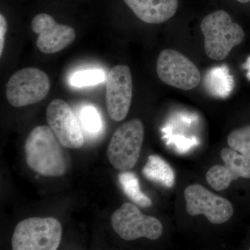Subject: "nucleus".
I'll return each instance as SVG.
<instances>
[{"label": "nucleus", "mask_w": 250, "mask_h": 250, "mask_svg": "<svg viewBox=\"0 0 250 250\" xmlns=\"http://www.w3.org/2000/svg\"><path fill=\"white\" fill-rule=\"evenodd\" d=\"M218 67L214 69L210 75H208L207 80V87L210 93L215 96L227 97L231 91V81L228 79L229 75L226 70Z\"/></svg>", "instance_id": "obj_16"}, {"label": "nucleus", "mask_w": 250, "mask_h": 250, "mask_svg": "<svg viewBox=\"0 0 250 250\" xmlns=\"http://www.w3.org/2000/svg\"><path fill=\"white\" fill-rule=\"evenodd\" d=\"M143 175L151 182L164 187H173L175 182V174L171 166L161 156L150 155L147 164L143 167Z\"/></svg>", "instance_id": "obj_14"}, {"label": "nucleus", "mask_w": 250, "mask_h": 250, "mask_svg": "<svg viewBox=\"0 0 250 250\" xmlns=\"http://www.w3.org/2000/svg\"><path fill=\"white\" fill-rule=\"evenodd\" d=\"M201 30L205 37L206 54L215 61L226 59L245 37L241 26L233 22L229 15L221 10L204 18Z\"/></svg>", "instance_id": "obj_2"}, {"label": "nucleus", "mask_w": 250, "mask_h": 250, "mask_svg": "<svg viewBox=\"0 0 250 250\" xmlns=\"http://www.w3.org/2000/svg\"><path fill=\"white\" fill-rule=\"evenodd\" d=\"M104 80V75L101 70H85L77 72L72 76L71 83L77 87L88 86L101 83Z\"/></svg>", "instance_id": "obj_18"}, {"label": "nucleus", "mask_w": 250, "mask_h": 250, "mask_svg": "<svg viewBox=\"0 0 250 250\" xmlns=\"http://www.w3.org/2000/svg\"><path fill=\"white\" fill-rule=\"evenodd\" d=\"M111 225L125 241L146 238L155 241L162 235L164 228L159 219L146 215L131 203H124L113 213Z\"/></svg>", "instance_id": "obj_6"}, {"label": "nucleus", "mask_w": 250, "mask_h": 250, "mask_svg": "<svg viewBox=\"0 0 250 250\" xmlns=\"http://www.w3.org/2000/svg\"><path fill=\"white\" fill-rule=\"evenodd\" d=\"M62 229L57 219L29 218L20 222L13 234L14 250H56L62 239Z\"/></svg>", "instance_id": "obj_3"}, {"label": "nucleus", "mask_w": 250, "mask_h": 250, "mask_svg": "<svg viewBox=\"0 0 250 250\" xmlns=\"http://www.w3.org/2000/svg\"><path fill=\"white\" fill-rule=\"evenodd\" d=\"M8 29L7 22L2 14L0 15V56L2 55L4 50L5 36Z\"/></svg>", "instance_id": "obj_20"}, {"label": "nucleus", "mask_w": 250, "mask_h": 250, "mask_svg": "<svg viewBox=\"0 0 250 250\" xmlns=\"http://www.w3.org/2000/svg\"><path fill=\"white\" fill-rule=\"evenodd\" d=\"M118 179L125 195L134 204L143 208L152 206V200L141 191L139 179L134 172L123 171Z\"/></svg>", "instance_id": "obj_15"}, {"label": "nucleus", "mask_w": 250, "mask_h": 250, "mask_svg": "<svg viewBox=\"0 0 250 250\" xmlns=\"http://www.w3.org/2000/svg\"><path fill=\"white\" fill-rule=\"evenodd\" d=\"M238 2L242 3V4H246V3L249 2L250 0H236Z\"/></svg>", "instance_id": "obj_21"}, {"label": "nucleus", "mask_w": 250, "mask_h": 250, "mask_svg": "<svg viewBox=\"0 0 250 250\" xmlns=\"http://www.w3.org/2000/svg\"><path fill=\"white\" fill-rule=\"evenodd\" d=\"M80 118L83 128L88 132L97 133L101 129V119L95 108L92 106L83 108L81 112Z\"/></svg>", "instance_id": "obj_19"}, {"label": "nucleus", "mask_w": 250, "mask_h": 250, "mask_svg": "<svg viewBox=\"0 0 250 250\" xmlns=\"http://www.w3.org/2000/svg\"><path fill=\"white\" fill-rule=\"evenodd\" d=\"M62 147L49 126H36L24 143L26 162L30 168L44 177H61L67 169Z\"/></svg>", "instance_id": "obj_1"}, {"label": "nucleus", "mask_w": 250, "mask_h": 250, "mask_svg": "<svg viewBox=\"0 0 250 250\" xmlns=\"http://www.w3.org/2000/svg\"><path fill=\"white\" fill-rule=\"evenodd\" d=\"M156 72L166 84L183 90L193 89L200 83L201 74L193 62L177 50L166 49L158 57Z\"/></svg>", "instance_id": "obj_7"}, {"label": "nucleus", "mask_w": 250, "mask_h": 250, "mask_svg": "<svg viewBox=\"0 0 250 250\" xmlns=\"http://www.w3.org/2000/svg\"></svg>", "instance_id": "obj_22"}, {"label": "nucleus", "mask_w": 250, "mask_h": 250, "mask_svg": "<svg viewBox=\"0 0 250 250\" xmlns=\"http://www.w3.org/2000/svg\"><path fill=\"white\" fill-rule=\"evenodd\" d=\"M187 211L191 216L205 215L210 223L221 225L231 219L233 206L225 197L215 195L200 184H192L184 190Z\"/></svg>", "instance_id": "obj_8"}, {"label": "nucleus", "mask_w": 250, "mask_h": 250, "mask_svg": "<svg viewBox=\"0 0 250 250\" xmlns=\"http://www.w3.org/2000/svg\"><path fill=\"white\" fill-rule=\"evenodd\" d=\"M228 144L250 160V125L231 131L228 137Z\"/></svg>", "instance_id": "obj_17"}, {"label": "nucleus", "mask_w": 250, "mask_h": 250, "mask_svg": "<svg viewBox=\"0 0 250 250\" xmlns=\"http://www.w3.org/2000/svg\"><path fill=\"white\" fill-rule=\"evenodd\" d=\"M49 126L63 147L80 149L84 144V137L76 117L68 104L56 99L47 108Z\"/></svg>", "instance_id": "obj_10"}, {"label": "nucleus", "mask_w": 250, "mask_h": 250, "mask_svg": "<svg viewBox=\"0 0 250 250\" xmlns=\"http://www.w3.org/2000/svg\"><path fill=\"white\" fill-rule=\"evenodd\" d=\"M31 26L33 31L39 34L36 46L42 53H57L70 45L76 39V32L73 28L59 24L47 14L36 16Z\"/></svg>", "instance_id": "obj_11"}, {"label": "nucleus", "mask_w": 250, "mask_h": 250, "mask_svg": "<svg viewBox=\"0 0 250 250\" xmlns=\"http://www.w3.org/2000/svg\"><path fill=\"white\" fill-rule=\"evenodd\" d=\"M50 87L45 72L36 67H26L10 77L6 85V99L14 107L29 106L43 100Z\"/></svg>", "instance_id": "obj_5"}, {"label": "nucleus", "mask_w": 250, "mask_h": 250, "mask_svg": "<svg viewBox=\"0 0 250 250\" xmlns=\"http://www.w3.org/2000/svg\"><path fill=\"white\" fill-rule=\"evenodd\" d=\"M225 165L212 166L206 174V179L215 190L221 191L239 178L250 179V160L230 147L220 152Z\"/></svg>", "instance_id": "obj_12"}, {"label": "nucleus", "mask_w": 250, "mask_h": 250, "mask_svg": "<svg viewBox=\"0 0 250 250\" xmlns=\"http://www.w3.org/2000/svg\"><path fill=\"white\" fill-rule=\"evenodd\" d=\"M132 77L127 65H118L108 72L106 89L108 114L113 121H123L131 106L132 100Z\"/></svg>", "instance_id": "obj_9"}, {"label": "nucleus", "mask_w": 250, "mask_h": 250, "mask_svg": "<svg viewBox=\"0 0 250 250\" xmlns=\"http://www.w3.org/2000/svg\"><path fill=\"white\" fill-rule=\"evenodd\" d=\"M134 14L147 24H160L173 17L178 0H124Z\"/></svg>", "instance_id": "obj_13"}, {"label": "nucleus", "mask_w": 250, "mask_h": 250, "mask_svg": "<svg viewBox=\"0 0 250 250\" xmlns=\"http://www.w3.org/2000/svg\"><path fill=\"white\" fill-rule=\"evenodd\" d=\"M144 126L139 119L122 125L115 131L108 146L107 157L116 170H131L137 164L144 140Z\"/></svg>", "instance_id": "obj_4"}]
</instances>
